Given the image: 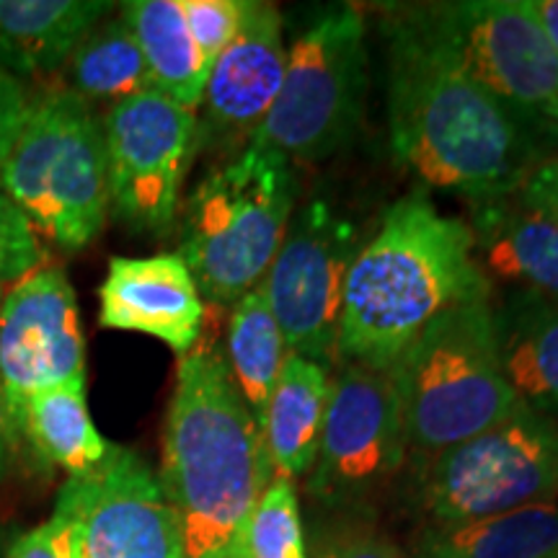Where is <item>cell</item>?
Wrapping results in <instances>:
<instances>
[{"instance_id": "obj_24", "label": "cell", "mask_w": 558, "mask_h": 558, "mask_svg": "<svg viewBox=\"0 0 558 558\" xmlns=\"http://www.w3.org/2000/svg\"><path fill=\"white\" fill-rule=\"evenodd\" d=\"M284 357H288L284 337L262 284H256L230 308L226 362L235 388L259 427Z\"/></svg>"}, {"instance_id": "obj_23", "label": "cell", "mask_w": 558, "mask_h": 558, "mask_svg": "<svg viewBox=\"0 0 558 558\" xmlns=\"http://www.w3.org/2000/svg\"><path fill=\"white\" fill-rule=\"evenodd\" d=\"M422 558H558V499L439 527Z\"/></svg>"}, {"instance_id": "obj_14", "label": "cell", "mask_w": 558, "mask_h": 558, "mask_svg": "<svg viewBox=\"0 0 558 558\" xmlns=\"http://www.w3.org/2000/svg\"><path fill=\"white\" fill-rule=\"evenodd\" d=\"M86 378L78 300L60 267H37L0 300V388L21 429L32 396Z\"/></svg>"}, {"instance_id": "obj_16", "label": "cell", "mask_w": 558, "mask_h": 558, "mask_svg": "<svg viewBox=\"0 0 558 558\" xmlns=\"http://www.w3.org/2000/svg\"><path fill=\"white\" fill-rule=\"evenodd\" d=\"M288 68L282 16L271 3L243 5L241 29L209 68L205 122L218 135H248L262 128Z\"/></svg>"}, {"instance_id": "obj_10", "label": "cell", "mask_w": 558, "mask_h": 558, "mask_svg": "<svg viewBox=\"0 0 558 558\" xmlns=\"http://www.w3.org/2000/svg\"><path fill=\"white\" fill-rule=\"evenodd\" d=\"M357 251V230L329 202L313 199L290 220L262 279L288 352L326 369L339 357L341 300Z\"/></svg>"}, {"instance_id": "obj_29", "label": "cell", "mask_w": 558, "mask_h": 558, "mask_svg": "<svg viewBox=\"0 0 558 558\" xmlns=\"http://www.w3.org/2000/svg\"><path fill=\"white\" fill-rule=\"evenodd\" d=\"M3 558H73V530L60 512L16 538Z\"/></svg>"}, {"instance_id": "obj_35", "label": "cell", "mask_w": 558, "mask_h": 558, "mask_svg": "<svg viewBox=\"0 0 558 558\" xmlns=\"http://www.w3.org/2000/svg\"><path fill=\"white\" fill-rule=\"evenodd\" d=\"M5 550H9V546H5V543H3V535H0V558L5 556Z\"/></svg>"}, {"instance_id": "obj_17", "label": "cell", "mask_w": 558, "mask_h": 558, "mask_svg": "<svg viewBox=\"0 0 558 558\" xmlns=\"http://www.w3.org/2000/svg\"><path fill=\"white\" fill-rule=\"evenodd\" d=\"M469 228L488 279L558 300V222L520 190L471 202Z\"/></svg>"}, {"instance_id": "obj_7", "label": "cell", "mask_w": 558, "mask_h": 558, "mask_svg": "<svg viewBox=\"0 0 558 558\" xmlns=\"http://www.w3.org/2000/svg\"><path fill=\"white\" fill-rule=\"evenodd\" d=\"M367 94V29L357 9H333L288 50V68L267 120L254 132L300 163L339 153L354 137Z\"/></svg>"}, {"instance_id": "obj_20", "label": "cell", "mask_w": 558, "mask_h": 558, "mask_svg": "<svg viewBox=\"0 0 558 558\" xmlns=\"http://www.w3.org/2000/svg\"><path fill=\"white\" fill-rule=\"evenodd\" d=\"M329 393L331 380L326 367L288 352L262 418L275 476L295 481L313 469Z\"/></svg>"}, {"instance_id": "obj_8", "label": "cell", "mask_w": 558, "mask_h": 558, "mask_svg": "<svg viewBox=\"0 0 558 558\" xmlns=\"http://www.w3.org/2000/svg\"><path fill=\"white\" fill-rule=\"evenodd\" d=\"M558 499V422L520 407L497 427L427 458L424 509L439 527Z\"/></svg>"}, {"instance_id": "obj_6", "label": "cell", "mask_w": 558, "mask_h": 558, "mask_svg": "<svg viewBox=\"0 0 558 558\" xmlns=\"http://www.w3.org/2000/svg\"><path fill=\"white\" fill-rule=\"evenodd\" d=\"M0 190L34 233L81 251L101 233L111 207L104 122L73 90L32 101L0 169Z\"/></svg>"}, {"instance_id": "obj_12", "label": "cell", "mask_w": 558, "mask_h": 558, "mask_svg": "<svg viewBox=\"0 0 558 558\" xmlns=\"http://www.w3.org/2000/svg\"><path fill=\"white\" fill-rule=\"evenodd\" d=\"M54 512L73 530V558H184L179 520L158 476L120 445L65 481Z\"/></svg>"}, {"instance_id": "obj_13", "label": "cell", "mask_w": 558, "mask_h": 558, "mask_svg": "<svg viewBox=\"0 0 558 558\" xmlns=\"http://www.w3.org/2000/svg\"><path fill=\"white\" fill-rule=\"evenodd\" d=\"M407 450L393 369L344 365L331 383L311 494L331 505L367 497L401 469Z\"/></svg>"}, {"instance_id": "obj_18", "label": "cell", "mask_w": 558, "mask_h": 558, "mask_svg": "<svg viewBox=\"0 0 558 558\" xmlns=\"http://www.w3.org/2000/svg\"><path fill=\"white\" fill-rule=\"evenodd\" d=\"M501 367L522 407L558 422V300L514 290L494 308Z\"/></svg>"}, {"instance_id": "obj_21", "label": "cell", "mask_w": 558, "mask_h": 558, "mask_svg": "<svg viewBox=\"0 0 558 558\" xmlns=\"http://www.w3.org/2000/svg\"><path fill=\"white\" fill-rule=\"evenodd\" d=\"M122 16L143 50L153 90L197 111L205 99L209 62L186 29L179 0H132L122 5Z\"/></svg>"}, {"instance_id": "obj_30", "label": "cell", "mask_w": 558, "mask_h": 558, "mask_svg": "<svg viewBox=\"0 0 558 558\" xmlns=\"http://www.w3.org/2000/svg\"><path fill=\"white\" fill-rule=\"evenodd\" d=\"M32 101L26 96V88L16 75L0 70V169L16 143L21 128H24L26 111Z\"/></svg>"}, {"instance_id": "obj_5", "label": "cell", "mask_w": 558, "mask_h": 558, "mask_svg": "<svg viewBox=\"0 0 558 558\" xmlns=\"http://www.w3.org/2000/svg\"><path fill=\"white\" fill-rule=\"evenodd\" d=\"M390 369L409 448L424 458L497 427L522 407L501 367L492 300L445 311Z\"/></svg>"}, {"instance_id": "obj_33", "label": "cell", "mask_w": 558, "mask_h": 558, "mask_svg": "<svg viewBox=\"0 0 558 558\" xmlns=\"http://www.w3.org/2000/svg\"><path fill=\"white\" fill-rule=\"evenodd\" d=\"M19 439L21 429L16 418L11 414L3 388H0V484L9 478V473L13 469V460H16L19 452Z\"/></svg>"}, {"instance_id": "obj_31", "label": "cell", "mask_w": 558, "mask_h": 558, "mask_svg": "<svg viewBox=\"0 0 558 558\" xmlns=\"http://www.w3.org/2000/svg\"><path fill=\"white\" fill-rule=\"evenodd\" d=\"M316 558H401L399 550L367 530H347L324 541Z\"/></svg>"}, {"instance_id": "obj_15", "label": "cell", "mask_w": 558, "mask_h": 558, "mask_svg": "<svg viewBox=\"0 0 558 558\" xmlns=\"http://www.w3.org/2000/svg\"><path fill=\"white\" fill-rule=\"evenodd\" d=\"M99 324L104 329L148 333L177 354H186L202 337L205 303L179 254L114 256L99 288Z\"/></svg>"}, {"instance_id": "obj_4", "label": "cell", "mask_w": 558, "mask_h": 558, "mask_svg": "<svg viewBox=\"0 0 558 558\" xmlns=\"http://www.w3.org/2000/svg\"><path fill=\"white\" fill-rule=\"evenodd\" d=\"M295 173L277 148L251 137L194 186L177 254L202 300L230 305L262 284L292 220Z\"/></svg>"}, {"instance_id": "obj_28", "label": "cell", "mask_w": 558, "mask_h": 558, "mask_svg": "<svg viewBox=\"0 0 558 558\" xmlns=\"http://www.w3.org/2000/svg\"><path fill=\"white\" fill-rule=\"evenodd\" d=\"M45 251L29 220L0 190V282L21 279L41 267Z\"/></svg>"}, {"instance_id": "obj_22", "label": "cell", "mask_w": 558, "mask_h": 558, "mask_svg": "<svg viewBox=\"0 0 558 558\" xmlns=\"http://www.w3.org/2000/svg\"><path fill=\"white\" fill-rule=\"evenodd\" d=\"M21 435L47 465H58L70 476L99 465L111 448L90 418L86 378L32 396L21 411Z\"/></svg>"}, {"instance_id": "obj_34", "label": "cell", "mask_w": 558, "mask_h": 558, "mask_svg": "<svg viewBox=\"0 0 558 558\" xmlns=\"http://www.w3.org/2000/svg\"><path fill=\"white\" fill-rule=\"evenodd\" d=\"M527 5L558 54V0H527Z\"/></svg>"}, {"instance_id": "obj_1", "label": "cell", "mask_w": 558, "mask_h": 558, "mask_svg": "<svg viewBox=\"0 0 558 558\" xmlns=\"http://www.w3.org/2000/svg\"><path fill=\"white\" fill-rule=\"evenodd\" d=\"M388 128L399 163L469 202L505 197L543 158L538 135L473 81L424 5L388 26Z\"/></svg>"}, {"instance_id": "obj_9", "label": "cell", "mask_w": 558, "mask_h": 558, "mask_svg": "<svg viewBox=\"0 0 558 558\" xmlns=\"http://www.w3.org/2000/svg\"><path fill=\"white\" fill-rule=\"evenodd\" d=\"M465 73L535 135H558V54L527 0L424 5Z\"/></svg>"}, {"instance_id": "obj_32", "label": "cell", "mask_w": 558, "mask_h": 558, "mask_svg": "<svg viewBox=\"0 0 558 558\" xmlns=\"http://www.w3.org/2000/svg\"><path fill=\"white\" fill-rule=\"evenodd\" d=\"M522 197L558 222V156H543L520 186Z\"/></svg>"}, {"instance_id": "obj_27", "label": "cell", "mask_w": 558, "mask_h": 558, "mask_svg": "<svg viewBox=\"0 0 558 558\" xmlns=\"http://www.w3.org/2000/svg\"><path fill=\"white\" fill-rule=\"evenodd\" d=\"M179 5L202 58L213 68V62L239 34L246 0H179Z\"/></svg>"}, {"instance_id": "obj_3", "label": "cell", "mask_w": 558, "mask_h": 558, "mask_svg": "<svg viewBox=\"0 0 558 558\" xmlns=\"http://www.w3.org/2000/svg\"><path fill=\"white\" fill-rule=\"evenodd\" d=\"M271 478L262 427L235 388L226 352L197 341L179 360L158 478L179 520L184 558H230Z\"/></svg>"}, {"instance_id": "obj_25", "label": "cell", "mask_w": 558, "mask_h": 558, "mask_svg": "<svg viewBox=\"0 0 558 558\" xmlns=\"http://www.w3.org/2000/svg\"><path fill=\"white\" fill-rule=\"evenodd\" d=\"M70 90L83 101H111V107L153 90L148 65L128 19L117 16L96 24L83 37L70 54Z\"/></svg>"}, {"instance_id": "obj_26", "label": "cell", "mask_w": 558, "mask_h": 558, "mask_svg": "<svg viewBox=\"0 0 558 558\" xmlns=\"http://www.w3.org/2000/svg\"><path fill=\"white\" fill-rule=\"evenodd\" d=\"M230 558H308L295 484L275 476L248 514Z\"/></svg>"}, {"instance_id": "obj_19", "label": "cell", "mask_w": 558, "mask_h": 558, "mask_svg": "<svg viewBox=\"0 0 558 558\" xmlns=\"http://www.w3.org/2000/svg\"><path fill=\"white\" fill-rule=\"evenodd\" d=\"M109 9L101 0H0V70L16 78L58 70Z\"/></svg>"}, {"instance_id": "obj_2", "label": "cell", "mask_w": 558, "mask_h": 558, "mask_svg": "<svg viewBox=\"0 0 558 558\" xmlns=\"http://www.w3.org/2000/svg\"><path fill=\"white\" fill-rule=\"evenodd\" d=\"M492 300L469 222L411 192L383 215L349 267L339 316V357L390 369L437 316Z\"/></svg>"}, {"instance_id": "obj_11", "label": "cell", "mask_w": 558, "mask_h": 558, "mask_svg": "<svg viewBox=\"0 0 558 558\" xmlns=\"http://www.w3.org/2000/svg\"><path fill=\"white\" fill-rule=\"evenodd\" d=\"M104 140L117 218L140 233H169L179 213L181 184L197 150V111L145 90L109 109Z\"/></svg>"}, {"instance_id": "obj_36", "label": "cell", "mask_w": 558, "mask_h": 558, "mask_svg": "<svg viewBox=\"0 0 558 558\" xmlns=\"http://www.w3.org/2000/svg\"><path fill=\"white\" fill-rule=\"evenodd\" d=\"M0 300H3V290H0Z\"/></svg>"}]
</instances>
